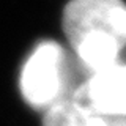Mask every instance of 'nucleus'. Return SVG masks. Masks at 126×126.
<instances>
[{"mask_svg": "<svg viewBox=\"0 0 126 126\" xmlns=\"http://www.w3.org/2000/svg\"><path fill=\"white\" fill-rule=\"evenodd\" d=\"M76 102L106 117H126V66L98 71L69 94Z\"/></svg>", "mask_w": 126, "mask_h": 126, "instance_id": "obj_3", "label": "nucleus"}, {"mask_svg": "<svg viewBox=\"0 0 126 126\" xmlns=\"http://www.w3.org/2000/svg\"><path fill=\"white\" fill-rule=\"evenodd\" d=\"M66 57L57 43L44 41L32 52L21 73V92L32 107L49 109L66 98Z\"/></svg>", "mask_w": 126, "mask_h": 126, "instance_id": "obj_2", "label": "nucleus"}, {"mask_svg": "<svg viewBox=\"0 0 126 126\" xmlns=\"http://www.w3.org/2000/svg\"><path fill=\"white\" fill-rule=\"evenodd\" d=\"M107 126H126V117H107Z\"/></svg>", "mask_w": 126, "mask_h": 126, "instance_id": "obj_5", "label": "nucleus"}, {"mask_svg": "<svg viewBox=\"0 0 126 126\" xmlns=\"http://www.w3.org/2000/svg\"><path fill=\"white\" fill-rule=\"evenodd\" d=\"M63 29L79 60L93 73L115 65L126 44V5L121 0H71Z\"/></svg>", "mask_w": 126, "mask_h": 126, "instance_id": "obj_1", "label": "nucleus"}, {"mask_svg": "<svg viewBox=\"0 0 126 126\" xmlns=\"http://www.w3.org/2000/svg\"><path fill=\"white\" fill-rule=\"evenodd\" d=\"M44 126H107V117L66 96L47 109Z\"/></svg>", "mask_w": 126, "mask_h": 126, "instance_id": "obj_4", "label": "nucleus"}]
</instances>
